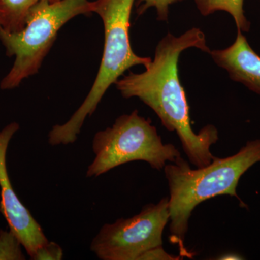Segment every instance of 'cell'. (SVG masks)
Listing matches in <instances>:
<instances>
[{
	"label": "cell",
	"mask_w": 260,
	"mask_h": 260,
	"mask_svg": "<svg viewBox=\"0 0 260 260\" xmlns=\"http://www.w3.org/2000/svg\"><path fill=\"white\" fill-rule=\"evenodd\" d=\"M170 215L169 198L145 205L138 215L103 225L90 249L102 260H138L147 251L162 246Z\"/></svg>",
	"instance_id": "6"
},
{
	"label": "cell",
	"mask_w": 260,
	"mask_h": 260,
	"mask_svg": "<svg viewBox=\"0 0 260 260\" xmlns=\"http://www.w3.org/2000/svg\"><path fill=\"white\" fill-rule=\"evenodd\" d=\"M244 0H194L197 8L203 16L218 11H225L234 19L238 30L248 32L250 30L251 23L244 14Z\"/></svg>",
	"instance_id": "10"
},
{
	"label": "cell",
	"mask_w": 260,
	"mask_h": 260,
	"mask_svg": "<svg viewBox=\"0 0 260 260\" xmlns=\"http://www.w3.org/2000/svg\"><path fill=\"white\" fill-rule=\"evenodd\" d=\"M40 1L42 0H0V26L10 32L23 30L29 11Z\"/></svg>",
	"instance_id": "9"
},
{
	"label": "cell",
	"mask_w": 260,
	"mask_h": 260,
	"mask_svg": "<svg viewBox=\"0 0 260 260\" xmlns=\"http://www.w3.org/2000/svg\"><path fill=\"white\" fill-rule=\"evenodd\" d=\"M196 48L210 54L204 32L193 28L175 37L168 32L155 48V56L142 73L129 72L116 82L125 99L137 97L158 115L169 131L176 132L183 150L197 168L209 165L215 157L210 147L218 140V131L208 124L196 133L191 128L186 93L179 80L178 62L181 53Z\"/></svg>",
	"instance_id": "1"
},
{
	"label": "cell",
	"mask_w": 260,
	"mask_h": 260,
	"mask_svg": "<svg viewBox=\"0 0 260 260\" xmlns=\"http://www.w3.org/2000/svg\"><path fill=\"white\" fill-rule=\"evenodd\" d=\"M63 258V250L55 242H48L41 246L30 259L34 260H61Z\"/></svg>",
	"instance_id": "13"
},
{
	"label": "cell",
	"mask_w": 260,
	"mask_h": 260,
	"mask_svg": "<svg viewBox=\"0 0 260 260\" xmlns=\"http://www.w3.org/2000/svg\"><path fill=\"white\" fill-rule=\"evenodd\" d=\"M95 158L88 167L86 177H97L114 168L135 160L148 162L160 171L167 162L181 156L172 144H164L151 120L138 110L119 116L111 127L98 132L92 142Z\"/></svg>",
	"instance_id": "5"
},
{
	"label": "cell",
	"mask_w": 260,
	"mask_h": 260,
	"mask_svg": "<svg viewBox=\"0 0 260 260\" xmlns=\"http://www.w3.org/2000/svg\"><path fill=\"white\" fill-rule=\"evenodd\" d=\"M93 13L88 0H42L29 11L25 25L18 32L0 26V41L8 56H15L13 67L0 83L2 90L17 88L24 80L37 74L50 50L57 32L65 23L80 15Z\"/></svg>",
	"instance_id": "4"
},
{
	"label": "cell",
	"mask_w": 260,
	"mask_h": 260,
	"mask_svg": "<svg viewBox=\"0 0 260 260\" xmlns=\"http://www.w3.org/2000/svg\"><path fill=\"white\" fill-rule=\"evenodd\" d=\"M182 1L184 0H138L136 3V11L138 15H140L149 8H154L156 10L157 19L160 21H168L170 5Z\"/></svg>",
	"instance_id": "12"
},
{
	"label": "cell",
	"mask_w": 260,
	"mask_h": 260,
	"mask_svg": "<svg viewBox=\"0 0 260 260\" xmlns=\"http://www.w3.org/2000/svg\"><path fill=\"white\" fill-rule=\"evenodd\" d=\"M135 0H95L93 13L102 18L104 27V47L102 62L93 86L78 110L63 124H56L48 135L52 146L74 143L84 121L93 115L104 94L126 70L137 65H147L151 58L137 55L130 45V18Z\"/></svg>",
	"instance_id": "3"
},
{
	"label": "cell",
	"mask_w": 260,
	"mask_h": 260,
	"mask_svg": "<svg viewBox=\"0 0 260 260\" xmlns=\"http://www.w3.org/2000/svg\"><path fill=\"white\" fill-rule=\"evenodd\" d=\"M215 64L229 73L231 79L242 83L260 95V56L251 49L242 31L232 46L210 51Z\"/></svg>",
	"instance_id": "8"
},
{
	"label": "cell",
	"mask_w": 260,
	"mask_h": 260,
	"mask_svg": "<svg viewBox=\"0 0 260 260\" xmlns=\"http://www.w3.org/2000/svg\"><path fill=\"white\" fill-rule=\"evenodd\" d=\"M260 161V140L249 141L237 153L224 158L215 157L209 165L192 169L180 157L167 164L164 173L170 197V229L173 241L184 249L189 220L194 208L205 200L219 195H230L239 200L237 188L239 179L256 162Z\"/></svg>",
	"instance_id": "2"
},
{
	"label": "cell",
	"mask_w": 260,
	"mask_h": 260,
	"mask_svg": "<svg viewBox=\"0 0 260 260\" xmlns=\"http://www.w3.org/2000/svg\"><path fill=\"white\" fill-rule=\"evenodd\" d=\"M20 129L17 122L8 124L0 132V212L12 231L20 239L30 257L48 242L42 228L21 203L13 189L7 168V151L13 137Z\"/></svg>",
	"instance_id": "7"
},
{
	"label": "cell",
	"mask_w": 260,
	"mask_h": 260,
	"mask_svg": "<svg viewBox=\"0 0 260 260\" xmlns=\"http://www.w3.org/2000/svg\"><path fill=\"white\" fill-rule=\"evenodd\" d=\"M180 256L169 254L162 246H160L147 251L140 256L138 260H178L180 259Z\"/></svg>",
	"instance_id": "14"
},
{
	"label": "cell",
	"mask_w": 260,
	"mask_h": 260,
	"mask_svg": "<svg viewBox=\"0 0 260 260\" xmlns=\"http://www.w3.org/2000/svg\"><path fill=\"white\" fill-rule=\"evenodd\" d=\"M22 246L20 239L12 231L0 230V260L25 259Z\"/></svg>",
	"instance_id": "11"
}]
</instances>
